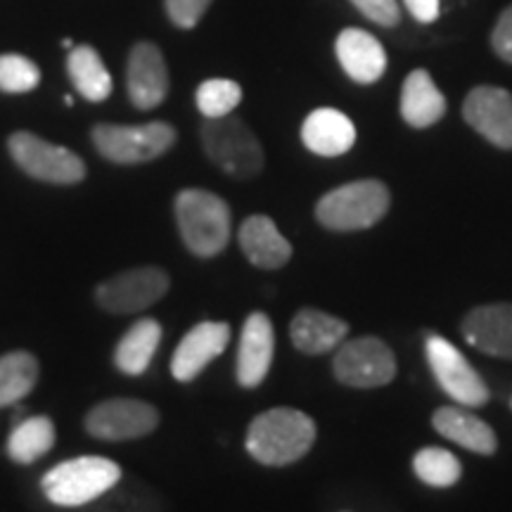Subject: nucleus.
I'll return each instance as SVG.
<instances>
[{
    "instance_id": "nucleus-1",
    "label": "nucleus",
    "mask_w": 512,
    "mask_h": 512,
    "mask_svg": "<svg viewBox=\"0 0 512 512\" xmlns=\"http://www.w3.org/2000/svg\"><path fill=\"white\" fill-rule=\"evenodd\" d=\"M316 441V422L297 408H271L247 430V453L256 463L285 467L302 460Z\"/></svg>"
},
{
    "instance_id": "nucleus-2",
    "label": "nucleus",
    "mask_w": 512,
    "mask_h": 512,
    "mask_svg": "<svg viewBox=\"0 0 512 512\" xmlns=\"http://www.w3.org/2000/svg\"><path fill=\"white\" fill-rule=\"evenodd\" d=\"M176 226L183 245L200 259L219 256L230 240V207L209 190L188 188L176 195Z\"/></svg>"
},
{
    "instance_id": "nucleus-3",
    "label": "nucleus",
    "mask_w": 512,
    "mask_h": 512,
    "mask_svg": "<svg viewBox=\"0 0 512 512\" xmlns=\"http://www.w3.org/2000/svg\"><path fill=\"white\" fill-rule=\"evenodd\" d=\"M124 477L121 467L110 458L81 456L55 465L41 479V489L53 505L79 510L98 501Z\"/></svg>"
},
{
    "instance_id": "nucleus-4",
    "label": "nucleus",
    "mask_w": 512,
    "mask_h": 512,
    "mask_svg": "<svg viewBox=\"0 0 512 512\" xmlns=\"http://www.w3.org/2000/svg\"><path fill=\"white\" fill-rule=\"evenodd\" d=\"M200 138L204 155L228 176L249 181L264 171V147L252 128L233 114L221 119H204Z\"/></svg>"
},
{
    "instance_id": "nucleus-5",
    "label": "nucleus",
    "mask_w": 512,
    "mask_h": 512,
    "mask_svg": "<svg viewBox=\"0 0 512 512\" xmlns=\"http://www.w3.org/2000/svg\"><path fill=\"white\" fill-rule=\"evenodd\" d=\"M389 197L387 185L380 181H354L330 190L316 204V219L323 228L335 233H351L375 226L387 214Z\"/></svg>"
},
{
    "instance_id": "nucleus-6",
    "label": "nucleus",
    "mask_w": 512,
    "mask_h": 512,
    "mask_svg": "<svg viewBox=\"0 0 512 512\" xmlns=\"http://www.w3.org/2000/svg\"><path fill=\"white\" fill-rule=\"evenodd\" d=\"M95 150L112 164L155 162L176 143V128L166 121H150L140 126L98 124L91 131Z\"/></svg>"
},
{
    "instance_id": "nucleus-7",
    "label": "nucleus",
    "mask_w": 512,
    "mask_h": 512,
    "mask_svg": "<svg viewBox=\"0 0 512 512\" xmlns=\"http://www.w3.org/2000/svg\"><path fill=\"white\" fill-rule=\"evenodd\" d=\"M8 152L29 178L50 185H76L86 178V164L67 147L48 143L29 131H17L8 138Z\"/></svg>"
},
{
    "instance_id": "nucleus-8",
    "label": "nucleus",
    "mask_w": 512,
    "mask_h": 512,
    "mask_svg": "<svg viewBox=\"0 0 512 512\" xmlns=\"http://www.w3.org/2000/svg\"><path fill=\"white\" fill-rule=\"evenodd\" d=\"M169 287L171 278L164 268H128L95 287V304L112 316H131L162 302Z\"/></svg>"
},
{
    "instance_id": "nucleus-9",
    "label": "nucleus",
    "mask_w": 512,
    "mask_h": 512,
    "mask_svg": "<svg viewBox=\"0 0 512 512\" xmlns=\"http://www.w3.org/2000/svg\"><path fill=\"white\" fill-rule=\"evenodd\" d=\"M425 356L439 387L465 408H479L489 401V387L470 361L441 335H427Z\"/></svg>"
},
{
    "instance_id": "nucleus-10",
    "label": "nucleus",
    "mask_w": 512,
    "mask_h": 512,
    "mask_svg": "<svg viewBox=\"0 0 512 512\" xmlns=\"http://www.w3.org/2000/svg\"><path fill=\"white\" fill-rule=\"evenodd\" d=\"M332 370L347 387L375 389L394 380L396 358L382 339L361 337L339 344Z\"/></svg>"
},
{
    "instance_id": "nucleus-11",
    "label": "nucleus",
    "mask_w": 512,
    "mask_h": 512,
    "mask_svg": "<svg viewBox=\"0 0 512 512\" xmlns=\"http://www.w3.org/2000/svg\"><path fill=\"white\" fill-rule=\"evenodd\" d=\"M83 427L100 441L143 439L159 427V411L140 399H107L86 413Z\"/></svg>"
},
{
    "instance_id": "nucleus-12",
    "label": "nucleus",
    "mask_w": 512,
    "mask_h": 512,
    "mask_svg": "<svg viewBox=\"0 0 512 512\" xmlns=\"http://www.w3.org/2000/svg\"><path fill=\"white\" fill-rule=\"evenodd\" d=\"M128 98L138 110H155L169 95V69L155 43H136L126 67Z\"/></svg>"
},
{
    "instance_id": "nucleus-13",
    "label": "nucleus",
    "mask_w": 512,
    "mask_h": 512,
    "mask_svg": "<svg viewBox=\"0 0 512 512\" xmlns=\"http://www.w3.org/2000/svg\"><path fill=\"white\" fill-rule=\"evenodd\" d=\"M463 117L479 136L501 150H512V95L496 86H477L467 93Z\"/></svg>"
},
{
    "instance_id": "nucleus-14",
    "label": "nucleus",
    "mask_w": 512,
    "mask_h": 512,
    "mask_svg": "<svg viewBox=\"0 0 512 512\" xmlns=\"http://www.w3.org/2000/svg\"><path fill=\"white\" fill-rule=\"evenodd\" d=\"M228 342V323H216V320L197 323L176 347L174 358H171V375L178 382L197 380L204 373V368L226 351Z\"/></svg>"
},
{
    "instance_id": "nucleus-15",
    "label": "nucleus",
    "mask_w": 512,
    "mask_h": 512,
    "mask_svg": "<svg viewBox=\"0 0 512 512\" xmlns=\"http://www.w3.org/2000/svg\"><path fill=\"white\" fill-rule=\"evenodd\" d=\"M275 351V332L273 323L266 313L256 311L245 320L240 335L238 347V366H235V375H238L240 387L254 389L268 377L273 363Z\"/></svg>"
},
{
    "instance_id": "nucleus-16",
    "label": "nucleus",
    "mask_w": 512,
    "mask_h": 512,
    "mask_svg": "<svg viewBox=\"0 0 512 512\" xmlns=\"http://www.w3.org/2000/svg\"><path fill=\"white\" fill-rule=\"evenodd\" d=\"M463 337L486 356L512 361V304H486L463 318Z\"/></svg>"
},
{
    "instance_id": "nucleus-17",
    "label": "nucleus",
    "mask_w": 512,
    "mask_h": 512,
    "mask_svg": "<svg viewBox=\"0 0 512 512\" xmlns=\"http://www.w3.org/2000/svg\"><path fill=\"white\" fill-rule=\"evenodd\" d=\"M337 60L351 81L375 83L387 69V53L373 34L363 29H344L337 36Z\"/></svg>"
},
{
    "instance_id": "nucleus-18",
    "label": "nucleus",
    "mask_w": 512,
    "mask_h": 512,
    "mask_svg": "<svg viewBox=\"0 0 512 512\" xmlns=\"http://www.w3.org/2000/svg\"><path fill=\"white\" fill-rule=\"evenodd\" d=\"M238 242L242 254L256 268H266V271H275L283 268L287 261L292 259V245L280 233L273 219L264 214H254L242 223L238 230Z\"/></svg>"
},
{
    "instance_id": "nucleus-19",
    "label": "nucleus",
    "mask_w": 512,
    "mask_h": 512,
    "mask_svg": "<svg viewBox=\"0 0 512 512\" xmlns=\"http://www.w3.org/2000/svg\"><path fill=\"white\" fill-rule=\"evenodd\" d=\"M302 140L306 150L318 157H339L356 143V126L347 114L320 107L311 112L302 124Z\"/></svg>"
},
{
    "instance_id": "nucleus-20",
    "label": "nucleus",
    "mask_w": 512,
    "mask_h": 512,
    "mask_svg": "<svg viewBox=\"0 0 512 512\" xmlns=\"http://www.w3.org/2000/svg\"><path fill=\"white\" fill-rule=\"evenodd\" d=\"M349 335V325L330 313L302 309L290 323V339L302 354L320 356L335 351Z\"/></svg>"
},
{
    "instance_id": "nucleus-21",
    "label": "nucleus",
    "mask_w": 512,
    "mask_h": 512,
    "mask_svg": "<svg viewBox=\"0 0 512 512\" xmlns=\"http://www.w3.org/2000/svg\"><path fill=\"white\" fill-rule=\"evenodd\" d=\"M434 430L448 441H456L458 446L475 451L479 456H494L498 441L496 432L482 418L460 406H444L434 413Z\"/></svg>"
},
{
    "instance_id": "nucleus-22",
    "label": "nucleus",
    "mask_w": 512,
    "mask_h": 512,
    "mask_svg": "<svg viewBox=\"0 0 512 512\" xmlns=\"http://www.w3.org/2000/svg\"><path fill=\"white\" fill-rule=\"evenodd\" d=\"M446 114V98L425 69H415L406 76L401 91V117L408 126H434Z\"/></svg>"
},
{
    "instance_id": "nucleus-23",
    "label": "nucleus",
    "mask_w": 512,
    "mask_h": 512,
    "mask_svg": "<svg viewBox=\"0 0 512 512\" xmlns=\"http://www.w3.org/2000/svg\"><path fill=\"white\" fill-rule=\"evenodd\" d=\"M159 344H162V325L155 318H140L124 332L114 349V366L124 375H143L150 368Z\"/></svg>"
},
{
    "instance_id": "nucleus-24",
    "label": "nucleus",
    "mask_w": 512,
    "mask_h": 512,
    "mask_svg": "<svg viewBox=\"0 0 512 512\" xmlns=\"http://www.w3.org/2000/svg\"><path fill=\"white\" fill-rule=\"evenodd\" d=\"M57 441L55 422L48 415H34L12 422L8 437V456L12 463L31 465L53 451Z\"/></svg>"
},
{
    "instance_id": "nucleus-25",
    "label": "nucleus",
    "mask_w": 512,
    "mask_h": 512,
    "mask_svg": "<svg viewBox=\"0 0 512 512\" xmlns=\"http://www.w3.org/2000/svg\"><path fill=\"white\" fill-rule=\"evenodd\" d=\"M67 74L83 100L102 102L112 95V76L100 53L91 46H76L67 57Z\"/></svg>"
},
{
    "instance_id": "nucleus-26",
    "label": "nucleus",
    "mask_w": 512,
    "mask_h": 512,
    "mask_svg": "<svg viewBox=\"0 0 512 512\" xmlns=\"http://www.w3.org/2000/svg\"><path fill=\"white\" fill-rule=\"evenodd\" d=\"M41 366L29 351H10L0 356V408L17 406L34 392Z\"/></svg>"
},
{
    "instance_id": "nucleus-27",
    "label": "nucleus",
    "mask_w": 512,
    "mask_h": 512,
    "mask_svg": "<svg viewBox=\"0 0 512 512\" xmlns=\"http://www.w3.org/2000/svg\"><path fill=\"white\" fill-rule=\"evenodd\" d=\"M83 512H164L162 501L152 489L145 484L136 482V479L121 477V482L114 489L100 496L98 501L83 505L79 508Z\"/></svg>"
},
{
    "instance_id": "nucleus-28",
    "label": "nucleus",
    "mask_w": 512,
    "mask_h": 512,
    "mask_svg": "<svg viewBox=\"0 0 512 512\" xmlns=\"http://www.w3.org/2000/svg\"><path fill=\"white\" fill-rule=\"evenodd\" d=\"M413 472L427 486L448 489V486L456 484L460 475H463V467H460V460L451 451H446V448L427 446L415 453Z\"/></svg>"
},
{
    "instance_id": "nucleus-29",
    "label": "nucleus",
    "mask_w": 512,
    "mask_h": 512,
    "mask_svg": "<svg viewBox=\"0 0 512 512\" xmlns=\"http://www.w3.org/2000/svg\"><path fill=\"white\" fill-rule=\"evenodd\" d=\"M242 100L240 83L230 79H209L204 81L195 93L197 110L204 114V119H221L228 117Z\"/></svg>"
},
{
    "instance_id": "nucleus-30",
    "label": "nucleus",
    "mask_w": 512,
    "mask_h": 512,
    "mask_svg": "<svg viewBox=\"0 0 512 512\" xmlns=\"http://www.w3.org/2000/svg\"><path fill=\"white\" fill-rule=\"evenodd\" d=\"M41 83V69L29 57L8 53L0 55V93L22 95L36 91Z\"/></svg>"
},
{
    "instance_id": "nucleus-31",
    "label": "nucleus",
    "mask_w": 512,
    "mask_h": 512,
    "mask_svg": "<svg viewBox=\"0 0 512 512\" xmlns=\"http://www.w3.org/2000/svg\"><path fill=\"white\" fill-rule=\"evenodd\" d=\"M166 15L181 29L197 27L204 12L209 10L211 0H164Z\"/></svg>"
},
{
    "instance_id": "nucleus-32",
    "label": "nucleus",
    "mask_w": 512,
    "mask_h": 512,
    "mask_svg": "<svg viewBox=\"0 0 512 512\" xmlns=\"http://www.w3.org/2000/svg\"><path fill=\"white\" fill-rule=\"evenodd\" d=\"M356 10H361L370 22L380 27H396L401 22L399 0H351Z\"/></svg>"
},
{
    "instance_id": "nucleus-33",
    "label": "nucleus",
    "mask_w": 512,
    "mask_h": 512,
    "mask_svg": "<svg viewBox=\"0 0 512 512\" xmlns=\"http://www.w3.org/2000/svg\"><path fill=\"white\" fill-rule=\"evenodd\" d=\"M491 46H494L498 57L512 64V5L498 19L494 34H491Z\"/></svg>"
},
{
    "instance_id": "nucleus-34",
    "label": "nucleus",
    "mask_w": 512,
    "mask_h": 512,
    "mask_svg": "<svg viewBox=\"0 0 512 512\" xmlns=\"http://www.w3.org/2000/svg\"><path fill=\"white\" fill-rule=\"evenodd\" d=\"M411 15L422 24H430L439 17V0H403Z\"/></svg>"
}]
</instances>
